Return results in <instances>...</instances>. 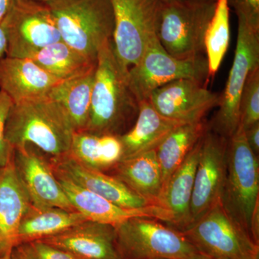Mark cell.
Returning a JSON list of instances; mask_svg holds the SVG:
<instances>
[{"label": "cell", "instance_id": "obj_1", "mask_svg": "<svg viewBox=\"0 0 259 259\" xmlns=\"http://www.w3.org/2000/svg\"><path fill=\"white\" fill-rule=\"evenodd\" d=\"M128 70L117 59L112 40L97 56L91 105L84 131L120 136L134 125L140 103L130 87Z\"/></svg>", "mask_w": 259, "mask_h": 259}, {"label": "cell", "instance_id": "obj_2", "mask_svg": "<svg viewBox=\"0 0 259 259\" xmlns=\"http://www.w3.org/2000/svg\"><path fill=\"white\" fill-rule=\"evenodd\" d=\"M74 133L64 109L48 95L13 103L5 127L12 148L32 145L51 156L69 152Z\"/></svg>", "mask_w": 259, "mask_h": 259}, {"label": "cell", "instance_id": "obj_3", "mask_svg": "<svg viewBox=\"0 0 259 259\" xmlns=\"http://www.w3.org/2000/svg\"><path fill=\"white\" fill-rule=\"evenodd\" d=\"M61 40L94 61L113 35L111 0H49Z\"/></svg>", "mask_w": 259, "mask_h": 259}, {"label": "cell", "instance_id": "obj_4", "mask_svg": "<svg viewBox=\"0 0 259 259\" xmlns=\"http://www.w3.org/2000/svg\"><path fill=\"white\" fill-rule=\"evenodd\" d=\"M221 203L252 238V216L259 206V161L239 126L228 139L227 174Z\"/></svg>", "mask_w": 259, "mask_h": 259}, {"label": "cell", "instance_id": "obj_5", "mask_svg": "<svg viewBox=\"0 0 259 259\" xmlns=\"http://www.w3.org/2000/svg\"><path fill=\"white\" fill-rule=\"evenodd\" d=\"M115 227L122 259H187L197 250L184 236L156 218H129Z\"/></svg>", "mask_w": 259, "mask_h": 259}, {"label": "cell", "instance_id": "obj_6", "mask_svg": "<svg viewBox=\"0 0 259 259\" xmlns=\"http://www.w3.org/2000/svg\"><path fill=\"white\" fill-rule=\"evenodd\" d=\"M215 4L190 0L164 3L157 36L165 51L180 59L203 56L204 37Z\"/></svg>", "mask_w": 259, "mask_h": 259}, {"label": "cell", "instance_id": "obj_7", "mask_svg": "<svg viewBox=\"0 0 259 259\" xmlns=\"http://www.w3.org/2000/svg\"><path fill=\"white\" fill-rule=\"evenodd\" d=\"M201 254L212 259H259V245L221 202L181 231Z\"/></svg>", "mask_w": 259, "mask_h": 259}, {"label": "cell", "instance_id": "obj_8", "mask_svg": "<svg viewBox=\"0 0 259 259\" xmlns=\"http://www.w3.org/2000/svg\"><path fill=\"white\" fill-rule=\"evenodd\" d=\"M127 79L140 103L155 90L172 81L190 79L206 85L210 78L206 56L177 59L165 51L156 36L148 42L138 64L128 70Z\"/></svg>", "mask_w": 259, "mask_h": 259}, {"label": "cell", "instance_id": "obj_9", "mask_svg": "<svg viewBox=\"0 0 259 259\" xmlns=\"http://www.w3.org/2000/svg\"><path fill=\"white\" fill-rule=\"evenodd\" d=\"M113 44L120 64L129 70L138 64L148 42L157 36L161 0H111Z\"/></svg>", "mask_w": 259, "mask_h": 259}, {"label": "cell", "instance_id": "obj_10", "mask_svg": "<svg viewBox=\"0 0 259 259\" xmlns=\"http://www.w3.org/2000/svg\"><path fill=\"white\" fill-rule=\"evenodd\" d=\"M238 36L234 60L226 88L220 96L218 110L208 122L209 129L229 139L239 125L240 99L248 74L259 67V32L238 16Z\"/></svg>", "mask_w": 259, "mask_h": 259}, {"label": "cell", "instance_id": "obj_11", "mask_svg": "<svg viewBox=\"0 0 259 259\" xmlns=\"http://www.w3.org/2000/svg\"><path fill=\"white\" fill-rule=\"evenodd\" d=\"M1 25L8 40V57L29 59L44 47L61 40L50 8L42 2L13 0Z\"/></svg>", "mask_w": 259, "mask_h": 259}, {"label": "cell", "instance_id": "obj_12", "mask_svg": "<svg viewBox=\"0 0 259 259\" xmlns=\"http://www.w3.org/2000/svg\"><path fill=\"white\" fill-rule=\"evenodd\" d=\"M228 146V139L211 130L202 137L191 200V224L221 202L227 174Z\"/></svg>", "mask_w": 259, "mask_h": 259}, {"label": "cell", "instance_id": "obj_13", "mask_svg": "<svg viewBox=\"0 0 259 259\" xmlns=\"http://www.w3.org/2000/svg\"><path fill=\"white\" fill-rule=\"evenodd\" d=\"M219 93H213L198 81L182 79L156 89L148 101L162 116L189 123L204 120V116L220 102Z\"/></svg>", "mask_w": 259, "mask_h": 259}, {"label": "cell", "instance_id": "obj_14", "mask_svg": "<svg viewBox=\"0 0 259 259\" xmlns=\"http://www.w3.org/2000/svg\"><path fill=\"white\" fill-rule=\"evenodd\" d=\"M13 158L18 176L33 207L76 211L58 182L49 159L37 152L32 145L13 148Z\"/></svg>", "mask_w": 259, "mask_h": 259}, {"label": "cell", "instance_id": "obj_15", "mask_svg": "<svg viewBox=\"0 0 259 259\" xmlns=\"http://www.w3.org/2000/svg\"><path fill=\"white\" fill-rule=\"evenodd\" d=\"M49 161L54 171L116 205L129 209L156 205L136 194L115 177L84 166L74 159L69 153L60 156H51Z\"/></svg>", "mask_w": 259, "mask_h": 259}, {"label": "cell", "instance_id": "obj_16", "mask_svg": "<svg viewBox=\"0 0 259 259\" xmlns=\"http://www.w3.org/2000/svg\"><path fill=\"white\" fill-rule=\"evenodd\" d=\"M54 173L70 203L75 210L83 214L87 221L115 226L129 218L148 217L156 218L168 225L171 223V214L160 206L150 205L137 209L124 208L76 185L61 174L54 171Z\"/></svg>", "mask_w": 259, "mask_h": 259}, {"label": "cell", "instance_id": "obj_17", "mask_svg": "<svg viewBox=\"0 0 259 259\" xmlns=\"http://www.w3.org/2000/svg\"><path fill=\"white\" fill-rule=\"evenodd\" d=\"M31 206L15 168L13 151L0 168V259H10L17 245L19 227Z\"/></svg>", "mask_w": 259, "mask_h": 259}, {"label": "cell", "instance_id": "obj_18", "mask_svg": "<svg viewBox=\"0 0 259 259\" xmlns=\"http://www.w3.org/2000/svg\"><path fill=\"white\" fill-rule=\"evenodd\" d=\"M40 241L76 259H122L116 247L115 227L111 225L87 221Z\"/></svg>", "mask_w": 259, "mask_h": 259}, {"label": "cell", "instance_id": "obj_19", "mask_svg": "<svg viewBox=\"0 0 259 259\" xmlns=\"http://www.w3.org/2000/svg\"><path fill=\"white\" fill-rule=\"evenodd\" d=\"M59 82L28 58L6 56L0 59V90L13 103L47 96Z\"/></svg>", "mask_w": 259, "mask_h": 259}, {"label": "cell", "instance_id": "obj_20", "mask_svg": "<svg viewBox=\"0 0 259 259\" xmlns=\"http://www.w3.org/2000/svg\"><path fill=\"white\" fill-rule=\"evenodd\" d=\"M202 141V138L165 182L158 199V205L171 214V221L168 226L180 232L191 224V200Z\"/></svg>", "mask_w": 259, "mask_h": 259}, {"label": "cell", "instance_id": "obj_21", "mask_svg": "<svg viewBox=\"0 0 259 259\" xmlns=\"http://www.w3.org/2000/svg\"><path fill=\"white\" fill-rule=\"evenodd\" d=\"M182 122L163 117L148 100L140 102L139 112L133 127L119 136L122 146V160L156 150L167 136Z\"/></svg>", "mask_w": 259, "mask_h": 259}, {"label": "cell", "instance_id": "obj_22", "mask_svg": "<svg viewBox=\"0 0 259 259\" xmlns=\"http://www.w3.org/2000/svg\"><path fill=\"white\" fill-rule=\"evenodd\" d=\"M108 173L122 181L143 198L158 205L163 181L156 150L121 160Z\"/></svg>", "mask_w": 259, "mask_h": 259}, {"label": "cell", "instance_id": "obj_23", "mask_svg": "<svg viewBox=\"0 0 259 259\" xmlns=\"http://www.w3.org/2000/svg\"><path fill=\"white\" fill-rule=\"evenodd\" d=\"M119 136L78 131L71 141L69 154L84 166L108 173L122 160Z\"/></svg>", "mask_w": 259, "mask_h": 259}, {"label": "cell", "instance_id": "obj_24", "mask_svg": "<svg viewBox=\"0 0 259 259\" xmlns=\"http://www.w3.org/2000/svg\"><path fill=\"white\" fill-rule=\"evenodd\" d=\"M84 221L86 218L76 211L37 208L31 204L19 227L17 245L56 236Z\"/></svg>", "mask_w": 259, "mask_h": 259}, {"label": "cell", "instance_id": "obj_25", "mask_svg": "<svg viewBox=\"0 0 259 259\" xmlns=\"http://www.w3.org/2000/svg\"><path fill=\"white\" fill-rule=\"evenodd\" d=\"M59 81L74 79L93 71L97 61L89 59L60 40L40 49L29 58Z\"/></svg>", "mask_w": 259, "mask_h": 259}, {"label": "cell", "instance_id": "obj_26", "mask_svg": "<svg viewBox=\"0 0 259 259\" xmlns=\"http://www.w3.org/2000/svg\"><path fill=\"white\" fill-rule=\"evenodd\" d=\"M208 129V122L204 120L182 124L174 130L156 148L163 185L183 163Z\"/></svg>", "mask_w": 259, "mask_h": 259}, {"label": "cell", "instance_id": "obj_27", "mask_svg": "<svg viewBox=\"0 0 259 259\" xmlns=\"http://www.w3.org/2000/svg\"><path fill=\"white\" fill-rule=\"evenodd\" d=\"M95 70L79 77L60 81L48 95L64 109L75 132L84 131L88 124Z\"/></svg>", "mask_w": 259, "mask_h": 259}, {"label": "cell", "instance_id": "obj_28", "mask_svg": "<svg viewBox=\"0 0 259 259\" xmlns=\"http://www.w3.org/2000/svg\"><path fill=\"white\" fill-rule=\"evenodd\" d=\"M230 37L228 0H217L204 37V52L208 64L209 78L215 75L221 66L229 47Z\"/></svg>", "mask_w": 259, "mask_h": 259}, {"label": "cell", "instance_id": "obj_29", "mask_svg": "<svg viewBox=\"0 0 259 259\" xmlns=\"http://www.w3.org/2000/svg\"><path fill=\"white\" fill-rule=\"evenodd\" d=\"M259 122V67L248 74L239 105V127L245 130Z\"/></svg>", "mask_w": 259, "mask_h": 259}, {"label": "cell", "instance_id": "obj_30", "mask_svg": "<svg viewBox=\"0 0 259 259\" xmlns=\"http://www.w3.org/2000/svg\"><path fill=\"white\" fill-rule=\"evenodd\" d=\"M14 250L21 259H76L67 252L41 241L21 243Z\"/></svg>", "mask_w": 259, "mask_h": 259}, {"label": "cell", "instance_id": "obj_31", "mask_svg": "<svg viewBox=\"0 0 259 259\" xmlns=\"http://www.w3.org/2000/svg\"><path fill=\"white\" fill-rule=\"evenodd\" d=\"M13 105L10 97L0 90V168L6 165L13 151L5 138L7 119Z\"/></svg>", "mask_w": 259, "mask_h": 259}, {"label": "cell", "instance_id": "obj_32", "mask_svg": "<svg viewBox=\"0 0 259 259\" xmlns=\"http://www.w3.org/2000/svg\"><path fill=\"white\" fill-rule=\"evenodd\" d=\"M237 16L242 17L250 28L259 32V0H228Z\"/></svg>", "mask_w": 259, "mask_h": 259}, {"label": "cell", "instance_id": "obj_33", "mask_svg": "<svg viewBox=\"0 0 259 259\" xmlns=\"http://www.w3.org/2000/svg\"><path fill=\"white\" fill-rule=\"evenodd\" d=\"M247 144L255 156L259 157V122L245 130Z\"/></svg>", "mask_w": 259, "mask_h": 259}, {"label": "cell", "instance_id": "obj_34", "mask_svg": "<svg viewBox=\"0 0 259 259\" xmlns=\"http://www.w3.org/2000/svg\"><path fill=\"white\" fill-rule=\"evenodd\" d=\"M13 0H0V25L11 8Z\"/></svg>", "mask_w": 259, "mask_h": 259}, {"label": "cell", "instance_id": "obj_35", "mask_svg": "<svg viewBox=\"0 0 259 259\" xmlns=\"http://www.w3.org/2000/svg\"><path fill=\"white\" fill-rule=\"evenodd\" d=\"M7 48H8V40L4 28L0 25V59L6 55Z\"/></svg>", "mask_w": 259, "mask_h": 259}, {"label": "cell", "instance_id": "obj_36", "mask_svg": "<svg viewBox=\"0 0 259 259\" xmlns=\"http://www.w3.org/2000/svg\"><path fill=\"white\" fill-rule=\"evenodd\" d=\"M187 259H212L209 258L208 256H206L203 254H201V253H194V255H192V256H190V258Z\"/></svg>", "mask_w": 259, "mask_h": 259}, {"label": "cell", "instance_id": "obj_37", "mask_svg": "<svg viewBox=\"0 0 259 259\" xmlns=\"http://www.w3.org/2000/svg\"><path fill=\"white\" fill-rule=\"evenodd\" d=\"M190 1L195 2L199 3H216L217 0H190Z\"/></svg>", "mask_w": 259, "mask_h": 259}, {"label": "cell", "instance_id": "obj_38", "mask_svg": "<svg viewBox=\"0 0 259 259\" xmlns=\"http://www.w3.org/2000/svg\"><path fill=\"white\" fill-rule=\"evenodd\" d=\"M10 259H21L20 256L18 255V253L15 252V250H13V253H12L11 258Z\"/></svg>", "mask_w": 259, "mask_h": 259}, {"label": "cell", "instance_id": "obj_39", "mask_svg": "<svg viewBox=\"0 0 259 259\" xmlns=\"http://www.w3.org/2000/svg\"><path fill=\"white\" fill-rule=\"evenodd\" d=\"M161 1L166 4V3H177V2L183 1V0H161Z\"/></svg>", "mask_w": 259, "mask_h": 259}, {"label": "cell", "instance_id": "obj_40", "mask_svg": "<svg viewBox=\"0 0 259 259\" xmlns=\"http://www.w3.org/2000/svg\"><path fill=\"white\" fill-rule=\"evenodd\" d=\"M33 1L42 2V3H45V2L49 1V0H33Z\"/></svg>", "mask_w": 259, "mask_h": 259}, {"label": "cell", "instance_id": "obj_41", "mask_svg": "<svg viewBox=\"0 0 259 259\" xmlns=\"http://www.w3.org/2000/svg\"><path fill=\"white\" fill-rule=\"evenodd\" d=\"M160 259H167V258H160Z\"/></svg>", "mask_w": 259, "mask_h": 259}]
</instances>
